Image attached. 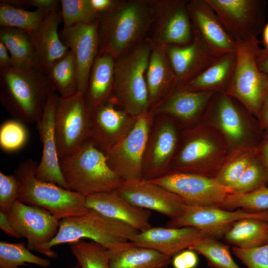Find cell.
Returning <instances> with one entry per match:
<instances>
[{"label": "cell", "instance_id": "obj_54", "mask_svg": "<svg viewBox=\"0 0 268 268\" xmlns=\"http://www.w3.org/2000/svg\"><path fill=\"white\" fill-rule=\"evenodd\" d=\"M263 153L265 160L266 161V168L268 172V142L264 145L263 148Z\"/></svg>", "mask_w": 268, "mask_h": 268}, {"label": "cell", "instance_id": "obj_40", "mask_svg": "<svg viewBox=\"0 0 268 268\" xmlns=\"http://www.w3.org/2000/svg\"><path fill=\"white\" fill-rule=\"evenodd\" d=\"M60 2L63 27L89 23L99 18L100 16L92 8L89 0H61Z\"/></svg>", "mask_w": 268, "mask_h": 268}, {"label": "cell", "instance_id": "obj_13", "mask_svg": "<svg viewBox=\"0 0 268 268\" xmlns=\"http://www.w3.org/2000/svg\"><path fill=\"white\" fill-rule=\"evenodd\" d=\"M256 218L268 222V211L252 212L242 209L227 210L217 206L186 205L178 218L170 220L166 227H193L207 235L222 239L236 221L244 218Z\"/></svg>", "mask_w": 268, "mask_h": 268}, {"label": "cell", "instance_id": "obj_6", "mask_svg": "<svg viewBox=\"0 0 268 268\" xmlns=\"http://www.w3.org/2000/svg\"><path fill=\"white\" fill-rule=\"evenodd\" d=\"M38 166L29 158L20 163L14 170L19 187L18 200L45 208L59 220L81 215L88 210L85 196L38 179Z\"/></svg>", "mask_w": 268, "mask_h": 268}, {"label": "cell", "instance_id": "obj_21", "mask_svg": "<svg viewBox=\"0 0 268 268\" xmlns=\"http://www.w3.org/2000/svg\"><path fill=\"white\" fill-rule=\"evenodd\" d=\"M187 8L192 26L216 57L236 52V41L206 0L188 1Z\"/></svg>", "mask_w": 268, "mask_h": 268}, {"label": "cell", "instance_id": "obj_15", "mask_svg": "<svg viewBox=\"0 0 268 268\" xmlns=\"http://www.w3.org/2000/svg\"><path fill=\"white\" fill-rule=\"evenodd\" d=\"M115 191L133 205L156 211L170 220L180 217L186 206L178 196L144 178L124 181Z\"/></svg>", "mask_w": 268, "mask_h": 268}, {"label": "cell", "instance_id": "obj_3", "mask_svg": "<svg viewBox=\"0 0 268 268\" xmlns=\"http://www.w3.org/2000/svg\"><path fill=\"white\" fill-rule=\"evenodd\" d=\"M66 189L85 197L116 190L124 181L109 165L105 152L88 138L60 159Z\"/></svg>", "mask_w": 268, "mask_h": 268}, {"label": "cell", "instance_id": "obj_38", "mask_svg": "<svg viewBox=\"0 0 268 268\" xmlns=\"http://www.w3.org/2000/svg\"><path fill=\"white\" fill-rule=\"evenodd\" d=\"M69 244L79 268H109L110 251L99 244L81 239Z\"/></svg>", "mask_w": 268, "mask_h": 268}, {"label": "cell", "instance_id": "obj_36", "mask_svg": "<svg viewBox=\"0 0 268 268\" xmlns=\"http://www.w3.org/2000/svg\"><path fill=\"white\" fill-rule=\"evenodd\" d=\"M230 245L218 239L206 236L199 240L192 248L202 255L211 268H241L234 261Z\"/></svg>", "mask_w": 268, "mask_h": 268}, {"label": "cell", "instance_id": "obj_5", "mask_svg": "<svg viewBox=\"0 0 268 268\" xmlns=\"http://www.w3.org/2000/svg\"><path fill=\"white\" fill-rule=\"evenodd\" d=\"M151 49V41L143 40L115 59L111 98L135 117L151 110L146 72Z\"/></svg>", "mask_w": 268, "mask_h": 268}, {"label": "cell", "instance_id": "obj_4", "mask_svg": "<svg viewBox=\"0 0 268 268\" xmlns=\"http://www.w3.org/2000/svg\"><path fill=\"white\" fill-rule=\"evenodd\" d=\"M138 232L127 224L89 208L81 215L60 220L58 233L46 248L51 251L56 246L85 238L116 252L131 245Z\"/></svg>", "mask_w": 268, "mask_h": 268}, {"label": "cell", "instance_id": "obj_52", "mask_svg": "<svg viewBox=\"0 0 268 268\" xmlns=\"http://www.w3.org/2000/svg\"><path fill=\"white\" fill-rule=\"evenodd\" d=\"M260 116L264 126H268V93L264 99Z\"/></svg>", "mask_w": 268, "mask_h": 268}, {"label": "cell", "instance_id": "obj_31", "mask_svg": "<svg viewBox=\"0 0 268 268\" xmlns=\"http://www.w3.org/2000/svg\"><path fill=\"white\" fill-rule=\"evenodd\" d=\"M224 243L242 249L268 244V222L256 218H244L235 222L222 238Z\"/></svg>", "mask_w": 268, "mask_h": 268}, {"label": "cell", "instance_id": "obj_32", "mask_svg": "<svg viewBox=\"0 0 268 268\" xmlns=\"http://www.w3.org/2000/svg\"><path fill=\"white\" fill-rule=\"evenodd\" d=\"M0 41L8 50L13 67L33 68L36 53L29 33L14 28L1 27Z\"/></svg>", "mask_w": 268, "mask_h": 268}, {"label": "cell", "instance_id": "obj_18", "mask_svg": "<svg viewBox=\"0 0 268 268\" xmlns=\"http://www.w3.org/2000/svg\"><path fill=\"white\" fill-rule=\"evenodd\" d=\"M59 95L54 91L45 104L37 122V130L42 144V156L36 177L39 180L66 188L60 166L55 130V116Z\"/></svg>", "mask_w": 268, "mask_h": 268}, {"label": "cell", "instance_id": "obj_46", "mask_svg": "<svg viewBox=\"0 0 268 268\" xmlns=\"http://www.w3.org/2000/svg\"><path fill=\"white\" fill-rule=\"evenodd\" d=\"M197 253L193 250H184L173 256L172 260L174 268H196L199 264Z\"/></svg>", "mask_w": 268, "mask_h": 268}, {"label": "cell", "instance_id": "obj_43", "mask_svg": "<svg viewBox=\"0 0 268 268\" xmlns=\"http://www.w3.org/2000/svg\"><path fill=\"white\" fill-rule=\"evenodd\" d=\"M252 160L250 155L240 157L223 167L214 178L220 185L232 189Z\"/></svg>", "mask_w": 268, "mask_h": 268}, {"label": "cell", "instance_id": "obj_50", "mask_svg": "<svg viewBox=\"0 0 268 268\" xmlns=\"http://www.w3.org/2000/svg\"><path fill=\"white\" fill-rule=\"evenodd\" d=\"M256 62L259 69L268 77V49L260 48L256 56Z\"/></svg>", "mask_w": 268, "mask_h": 268}, {"label": "cell", "instance_id": "obj_17", "mask_svg": "<svg viewBox=\"0 0 268 268\" xmlns=\"http://www.w3.org/2000/svg\"><path fill=\"white\" fill-rule=\"evenodd\" d=\"M98 21L99 19L89 23L63 27L59 32L62 42L75 56L77 70V92L83 94L87 86L92 65L99 53Z\"/></svg>", "mask_w": 268, "mask_h": 268}, {"label": "cell", "instance_id": "obj_9", "mask_svg": "<svg viewBox=\"0 0 268 268\" xmlns=\"http://www.w3.org/2000/svg\"><path fill=\"white\" fill-rule=\"evenodd\" d=\"M91 112L83 94L77 92L59 96L55 116V130L60 159L72 154L89 138Z\"/></svg>", "mask_w": 268, "mask_h": 268}, {"label": "cell", "instance_id": "obj_20", "mask_svg": "<svg viewBox=\"0 0 268 268\" xmlns=\"http://www.w3.org/2000/svg\"><path fill=\"white\" fill-rule=\"evenodd\" d=\"M192 42L184 46L165 47L166 52L179 85L188 82L210 66L218 58L192 26Z\"/></svg>", "mask_w": 268, "mask_h": 268}, {"label": "cell", "instance_id": "obj_37", "mask_svg": "<svg viewBox=\"0 0 268 268\" xmlns=\"http://www.w3.org/2000/svg\"><path fill=\"white\" fill-rule=\"evenodd\" d=\"M31 264L43 268L51 265L50 261L37 256L25 246V242H0V268H19Z\"/></svg>", "mask_w": 268, "mask_h": 268}, {"label": "cell", "instance_id": "obj_29", "mask_svg": "<svg viewBox=\"0 0 268 268\" xmlns=\"http://www.w3.org/2000/svg\"><path fill=\"white\" fill-rule=\"evenodd\" d=\"M216 149L214 142L205 136L196 134L189 136L173 162V171L204 175L202 162Z\"/></svg>", "mask_w": 268, "mask_h": 268}, {"label": "cell", "instance_id": "obj_19", "mask_svg": "<svg viewBox=\"0 0 268 268\" xmlns=\"http://www.w3.org/2000/svg\"><path fill=\"white\" fill-rule=\"evenodd\" d=\"M177 142L174 125L169 120H161L151 129L143 161V178L152 180L170 171V162Z\"/></svg>", "mask_w": 268, "mask_h": 268}, {"label": "cell", "instance_id": "obj_7", "mask_svg": "<svg viewBox=\"0 0 268 268\" xmlns=\"http://www.w3.org/2000/svg\"><path fill=\"white\" fill-rule=\"evenodd\" d=\"M236 43V66L226 93L237 98L252 113L260 116L268 93V77L257 66L259 42L257 38H253Z\"/></svg>", "mask_w": 268, "mask_h": 268}, {"label": "cell", "instance_id": "obj_25", "mask_svg": "<svg viewBox=\"0 0 268 268\" xmlns=\"http://www.w3.org/2000/svg\"><path fill=\"white\" fill-rule=\"evenodd\" d=\"M215 92L190 90L178 85L151 110L154 114L170 116L185 121H191L200 114Z\"/></svg>", "mask_w": 268, "mask_h": 268}, {"label": "cell", "instance_id": "obj_33", "mask_svg": "<svg viewBox=\"0 0 268 268\" xmlns=\"http://www.w3.org/2000/svg\"><path fill=\"white\" fill-rule=\"evenodd\" d=\"M211 105L220 126L228 138L234 141L241 140L244 128L238 107L225 92H216Z\"/></svg>", "mask_w": 268, "mask_h": 268}, {"label": "cell", "instance_id": "obj_47", "mask_svg": "<svg viewBox=\"0 0 268 268\" xmlns=\"http://www.w3.org/2000/svg\"><path fill=\"white\" fill-rule=\"evenodd\" d=\"M24 8L35 7L45 11L47 13L59 11L61 12L60 0H23Z\"/></svg>", "mask_w": 268, "mask_h": 268}, {"label": "cell", "instance_id": "obj_30", "mask_svg": "<svg viewBox=\"0 0 268 268\" xmlns=\"http://www.w3.org/2000/svg\"><path fill=\"white\" fill-rule=\"evenodd\" d=\"M171 262V258L156 250L132 244L119 251L110 252L109 268H166Z\"/></svg>", "mask_w": 268, "mask_h": 268}, {"label": "cell", "instance_id": "obj_35", "mask_svg": "<svg viewBox=\"0 0 268 268\" xmlns=\"http://www.w3.org/2000/svg\"><path fill=\"white\" fill-rule=\"evenodd\" d=\"M47 14L40 9L30 11L0 1V27L14 28L31 33L40 27Z\"/></svg>", "mask_w": 268, "mask_h": 268}, {"label": "cell", "instance_id": "obj_53", "mask_svg": "<svg viewBox=\"0 0 268 268\" xmlns=\"http://www.w3.org/2000/svg\"><path fill=\"white\" fill-rule=\"evenodd\" d=\"M263 43L265 48L268 49V23L263 29Z\"/></svg>", "mask_w": 268, "mask_h": 268}, {"label": "cell", "instance_id": "obj_41", "mask_svg": "<svg viewBox=\"0 0 268 268\" xmlns=\"http://www.w3.org/2000/svg\"><path fill=\"white\" fill-rule=\"evenodd\" d=\"M28 139L27 130L23 123L15 119L3 122L0 128V146L6 151L22 148Z\"/></svg>", "mask_w": 268, "mask_h": 268}, {"label": "cell", "instance_id": "obj_48", "mask_svg": "<svg viewBox=\"0 0 268 268\" xmlns=\"http://www.w3.org/2000/svg\"><path fill=\"white\" fill-rule=\"evenodd\" d=\"M116 1L115 0H89L92 8L99 16L109 10Z\"/></svg>", "mask_w": 268, "mask_h": 268}, {"label": "cell", "instance_id": "obj_28", "mask_svg": "<svg viewBox=\"0 0 268 268\" xmlns=\"http://www.w3.org/2000/svg\"><path fill=\"white\" fill-rule=\"evenodd\" d=\"M236 63V52L222 55L197 76L180 86L190 90L226 92L232 80Z\"/></svg>", "mask_w": 268, "mask_h": 268}, {"label": "cell", "instance_id": "obj_44", "mask_svg": "<svg viewBox=\"0 0 268 268\" xmlns=\"http://www.w3.org/2000/svg\"><path fill=\"white\" fill-rule=\"evenodd\" d=\"M231 251L248 268H268V244L250 249L232 247Z\"/></svg>", "mask_w": 268, "mask_h": 268}, {"label": "cell", "instance_id": "obj_51", "mask_svg": "<svg viewBox=\"0 0 268 268\" xmlns=\"http://www.w3.org/2000/svg\"><path fill=\"white\" fill-rule=\"evenodd\" d=\"M12 67L10 54L5 46L0 41V69Z\"/></svg>", "mask_w": 268, "mask_h": 268}, {"label": "cell", "instance_id": "obj_22", "mask_svg": "<svg viewBox=\"0 0 268 268\" xmlns=\"http://www.w3.org/2000/svg\"><path fill=\"white\" fill-rule=\"evenodd\" d=\"M206 236L193 227H151L139 232L131 242L135 246L150 248L171 258L184 250L191 249Z\"/></svg>", "mask_w": 268, "mask_h": 268}, {"label": "cell", "instance_id": "obj_45", "mask_svg": "<svg viewBox=\"0 0 268 268\" xmlns=\"http://www.w3.org/2000/svg\"><path fill=\"white\" fill-rule=\"evenodd\" d=\"M18 184L13 175L0 172V211L7 213L14 202L18 200Z\"/></svg>", "mask_w": 268, "mask_h": 268}, {"label": "cell", "instance_id": "obj_24", "mask_svg": "<svg viewBox=\"0 0 268 268\" xmlns=\"http://www.w3.org/2000/svg\"><path fill=\"white\" fill-rule=\"evenodd\" d=\"M86 204L88 208L127 224L139 232L152 227L149 223L150 210L133 205L115 191L87 196Z\"/></svg>", "mask_w": 268, "mask_h": 268}, {"label": "cell", "instance_id": "obj_23", "mask_svg": "<svg viewBox=\"0 0 268 268\" xmlns=\"http://www.w3.org/2000/svg\"><path fill=\"white\" fill-rule=\"evenodd\" d=\"M62 21L60 12L49 13L40 27L29 33L36 53L33 68L45 75L52 65L70 50L62 42L58 32Z\"/></svg>", "mask_w": 268, "mask_h": 268}, {"label": "cell", "instance_id": "obj_14", "mask_svg": "<svg viewBox=\"0 0 268 268\" xmlns=\"http://www.w3.org/2000/svg\"><path fill=\"white\" fill-rule=\"evenodd\" d=\"M184 0H153L154 32L152 43L166 47L184 46L193 38L187 3Z\"/></svg>", "mask_w": 268, "mask_h": 268}, {"label": "cell", "instance_id": "obj_1", "mask_svg": "<svg viewBox=\"0 0 268 268\" xmlns=\"http://www.w3.org/2000/svg\"><path fill=\"white\" fill-rule=\"evenodd\" d=\"M154 20L153 0H117L100 15L99 53L117 59L143 40Z\"/></svg>", "mask_w": 268, "mask_h": 268}, {"label": "cell", "instance_id": "obj_10", "mask_svg": "<svg viewBox=\"0 0 268 268\" xmlns=\"http://www.w3.org/2000/svg\"><path fill=\"white\" fill-rule=\"evenodd\" d=\"M7 214L14 230L21 238L27 239V247L30 251L51 259L57 258V253L46 248L57 234L60 223V220L50 212L17 200Z\"/></svg>", "mask_w": 268, "mask_h": 268}, {"label": "cell", "instance_id": "obj_55", "mask_svg": "<svg viewBox=\"0 0 268 268\" xmlns=\"http://www.w3.org/2000/svg\"><path fill=\"white\" fill-rule=\"evenodd\" d=\"M71 268H79V267H78L77 265H76V266H73Z\"/></svg>", "mask_w": 268, "mask_h": 268}, {"label": "cell", "instance_id": "obj_26", "mask_svg": "<svg viewBox=\"0 0 268 268\" xmlns=\"http://www.w3.org/2000/svg\"><path fill=\"white\" fill-rule=\"evenodd\" d=\"M146 81L152 108L179 85L177 78L167 55L165 47L152 43L146 72Z\"/></svg>", "mask_w": 268, "mask_h": 268}, {"label": "cell", "instance_id": "obj_12", "mask_svg": "<svg viewBox=\"0 0 268 268\" xmlns=\"http://www.w3.org/2000/svg\"><path fill=\"white\" fill-rule=\"evenodd\" d=\"M235 41L257 35L264 28L266 1L263 0H206Z\"/></svg>", "mask_w": 268, "mask_h": 268}, {"label": "cell", "instance_id": "obj_34", "mask_svg": "<svg viewBox=\"0 0 268 268\" xmlns=\"http://www.w3.org/2000/svg\"><path fill=\"white\" fill-rule=\"evenodd\" d=\"M47 75L54 90L60 97H67L77 92V70L75 56L69 52L54 64Z\"/></svg>", "mask_w": 268, "mask_h": 268}, {"label": "cell", "instance_id": "obj_11", "mask_svg": "<svg viewBox=\"0 0 268 268\" xmlns=\"http://www.w3.org/2000/svg\"><path fill=\"white\" fill-rule=\"evenodd\" d=\"M149 181L178 196L186 205L219 206L233 193L232 189L220 185L214 178L192 173L170 171Z\"/></svg>", "mask_w": 268, "mask_h": 268}, {"label": "cell", "instance_id": "obj_16", "mask_svg": "<svg viewBox=\"0 0 268 268\" xmlns=\"http://www.w3.org/2000/svg\"><path fill=\"white\" fill-rule=\"evenodd\" d=\"M117 105L111 97L91 112L89 138L105 152L126 136L137 118Z\"/></svg>", "mask_w": 268, "mask_h": 268}, {"label": "cell", "instance_id": "obj_8", "mask_svg": "<svg viewBox=\"0 0 268 268\" xmlns=\"http://www.w3.org/2000/svg\"><path fill=\"white\" fill-rule=\"evenodd\" d=\"M154 115L150 110L137 116L126 136L105 152L109 165L123 181L143 178L144 154Z\"/></svg>", "mask_w": 268, "mask_h": 268}, {"label": "cell", "instance_id": "obj_2", "mask_svg": "<svg viewBox=\"0 0 268 268\" xmlns=\"http://www.w3.org/2000/svg\"><path fill=\"white\" fill-rule=\"evenodd\" d=\"M54 91L47 75L34 68L0 69L1 105L14 119L23 123H37Z\"/></svg>", "mask_w": 268, "mask_h": 268}, {"label": "cell", "instance_id": "obj_27", "mask_svg": "<svg viewBox=\"0 0 268 268\" xmlns=\"http://www.w3.org/2000/svg\"><path fill=\"white\" fill-rule=\"evenodd\" d=\"M114 58L106 53H98L83 94L85 102L90 112L111 97L114 87Z\"/></svg>", "mask_w": 268, "mask_h": 268}, {"label": "cell", "instance_id": "obj_39", "mask_svg": "<svg viewBox=\"0 0 268 268\" xmlns=\"http://www.w3.org/2000/svg\"><path fill=\"white\" fill-rule=\"evenodd\" d=\"M218 207L227 210L268 211V187L264 186L245 193H231Z\"/></svg>", "mask_w": 268, "mask_h": 268}, {"label": "cell", "instance_id": "obj_42", "mask_svg": "<svg viewBox=\"0 0 268 268\" xmlns=\"http://www.w3.org/2000/svg\"><path fill=\"white\" fill-rule=\"evenodd\" d=\"M268 172L258 162L252 160L239 181L232 187L233 193H245L266 186Z\"/></svg>", "mask_w": 268, "mask_h": 268}, {"label": "cell", "instance_id": "obj_49", "mask_svg": "<svg viewBox=\"0 0 268 268\" xmlns=\"http://www.w3.org/2000/svg\"><path fill=\"white\" fill-rule=\"evenodd\" d=\"M0 228L9 237L16 239L21 238L10 223L7 213L1 211H0Z\"/></svg>", "mask_w": 268, "mask_h": 268}]
</instances>
